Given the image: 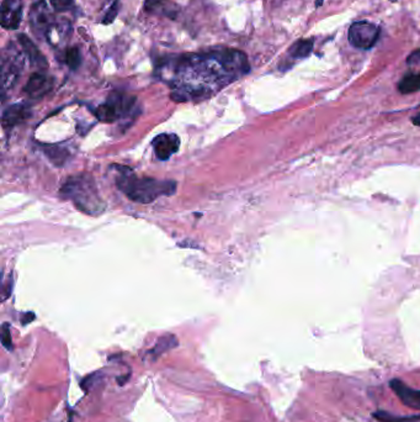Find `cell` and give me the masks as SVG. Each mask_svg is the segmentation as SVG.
<instances>
[{
    "instance_id": "23",
    "label": "cell",
    "mask_w": 420,
    "mask_h": 422,
    "mask_svg": "<svg viewBox=\"0 0 420 422\" xmlns=\"http://www.w3.org/2000/svg\"><path fill=\"white\" fill-rule=\"evenodd\" d=\"M165 0H145L144 3V9L147 11H152L155 9L156 7H159L161 4H163Z\"/></svg>"
},
{
    "instance_id": "21",
    "label": "cell",
    "mask_w": 420,
    "mask_h": 422,
    "mask_svg": "<svg viewBox=\"0 0 420 422\" xmlns=\"http://www.w3.org/2000/svg\"><path fill=\"white\" fill-rule=\"evenodd\" d=\"M119 7H120L119 0H116V2L111 4L110 9H109L108 13H106V15L103 16V20H102L103 24H110V22L114 21V19L116 18L117 13H119Z\"/></svg>"
},
{
    "instance_id": "7",
    "label": "cell",
    "mask_w": 420,
    "mask_h": 422,
    "mask_svg": "<svg viewBox=\"0 0 420 422\" xmlns=\"http://www.w3.org/2000/svg\"><path fill=\"white\" fill-rule=\"evenodd\" d=\"M52 19L53 16L51 11H49L44 0H40L36 4H33L32 9H31L30 22L33 31L37 33L38 36H46L48 30L55 25Z\"/></svg>"
},
{
    "instance_id": "26",
    "label": "cell",
    "mask_w": 420,
    "mask_h": 422,
    "mask_svg": "<svg viewBox=\"0 0 420 422\" xmlns=\"http://www.w3.org/2000/svg\"><path fill=\"white\" fill-rule=\"evenodd\" d=\"M413 124L414 125H419V126H420V114H418V115L413 117Z\"/></svg>"
},
{
    "instance_id": "20",
    "label": "cell",
    "mask_w": 420,
    "mask_h": 422,
    "mask_svg": "<svg viewBox=\"0 0 420 422\" xmlns=\"http://www.w3.org/2000/svg\"><path fill=\"white\" fill-rule=\"evenodd\" d=\"M2 343L8 351H13V340H11L9 323H4L2 330Z\"/></svg>"
},
{
    "instance_id": "22",
    "label": "cell",
    "mask_w": 420,
    "mask_h": 422,
    "mask_svg": "<svg viewBox=\"0 0 420 422\" xmlns=\"http://www.w3.org/2000/svg\"><path fill=\"white\" fill-rule=\"evenodd\" d=\"M52 8L57 11L69 10V8L73 5V0H49Z\"/></svg>"
},
{
    "instance_id": "27",
    "label": "cell",
    "mask_w": 420,
    "mask_h": 422,
    "mask_svg": "<svg viewBox=\"0 0 420 422\" xmlns=\"http://www.w3.org/2000/svg\"><path fill=\"white\" fill-rule=\"evenodd\" d=\"M322 2H323V0H317V7L319 4H322Z\"/></svg>"
},
{
    "instance_id": "19",
    "label": "cell",
    "mask_w": 420,
    "mask_h": 422,
    "mask_svg": "<svg viewBox=\"0 0 420 422\" xmlns=\"http://www.w3.org/2000/svg\"><path fill=\"white\" fill-rule=\"evenodd\" d=\"M101 378H102L101 371H95V373L89 374L88 377H85V378L82 380V383H80V387H82V389L84 391H89L90 389H92V387H94V385H96L97 383L101 380Z\"/></svg>"
},
{
    "instance_id": "15",
    "label": "cell",
    "mask_w": 420,
    "mask_h": 422,
    "mask_svg": "<svg viewBox=\"0 0 420 422\" xmlns=\"http://www.w3.org/2000/svg\"><path fill=\"white\" fill-rule=\"evenodd\" d=\"M313 43H314L313 38H303V40L296 41L288 50V55L291 56V58H295V60L306 58L312 52Z\"/></svg>"
},
{
    "instance_id": "13",
    "label": "cell",
    "mask_w": 420,
    "mask_h": 422,
    "mask_svg": "<svg viewBox=\"0 0 420 422\" xmlns=\"http://www.w3.org/2000/svg\"><path fill=\"white\" fill-rule=\"evenodd\" d=\"M18 38L22 51H24L25 55H26L27 58L30 60V63L32 64V66L37 67V68L46 69L47 67H48V63H47L46 58L42 55L40 50L37 49V46H36L26 35H19Z\"/></svg>"
},
{
    "instance_id": "17",
    "label": "cell",
    "mask_w": 420,
    "mask_h": 422,
    "mask_svg": "<svg viewBox=\"0 0 420 422\" xmlns=\"http://www.w3.org/2000/svg\"><path fill=\"white\" fill-rule=\"evenodd\" d=\"M375 418L380 422H416L420 420V416H394L390 412L376 411L374 412Z\"/></svg>"
},
{
    "instance_id": "16",
    "label": "cell",
    "mask_w": 420,
    "mask_h": 422,
    "mask_svg": "<svg viewBox=\"0 0 420 422\" xmlns=\"http://www.w3.org/2000/svg\"><path fill=\"white\" fill-rule=\"evenodd\" d=\"M398 90L402 94H411L420 90V73H409L400 79Z\"/></svg>"
},
{
    "instance_id": "1",
    "label": "cell",
    "mask_w": 420,
    "mask_h": 422,
    "mask_svg": "<svg viewBox=\"0 0 420 422\" xmlns=\"http://www.w3.org/2000/svg\"><path fill=\"white\" fill-rule=\"evenodd\" d=\"M159 69H169L173 99L186 102L208 98L245 75L250 66L244 52L217 49L174 57L169 56L161 61Z\"/></svg>"
},
{
    "instance_id": "8",
    "label": "cell",
    "mask_w": 420,
    "mask_h": 422,
    "mask_svg": "<svg viewBox=\"0 0 420 422\" xmlns=\"http://www.w3.org/2000/svg\"><path fill=\"white\" fill-rule=\"evenodd\" d=\"M53 83H55V80L52 77H49L46 73H42V72H36L29 78V80L24 86V91L32 99H40L51 90L53 88Z\"/></svg>"
},
{
    "instance_id": "12",
    "label": "cell",
    "mask_w": 420,
    "mask_h": 422,
    "mask_svg": "<svg viewBox=\"0 0 420 422\" xmlns=\"http://www.w3.org/2000/svg\"><path fill=\"white\" fill-rule=\"evenodd\" d=\"M390 388L397 394V396L405 406L420 411V390L411 389L399 379H392L390 382Z\"/></svg>"
},
{
    "instance_id": "14",
    "label": "cell",
    "mask_w": 420,
    "mask_h": 422,
    "mask_svg": "<svg viewBox=\"0 0 420 422\" xmlns=\"http://www.w3.org/2000/svg\"><path fill=\"white\" fill-rule=\"evenodd\" d=\"M179 345V341L174 335H164L156 341L155 346L152 349L147 352V358L148 360H156L162 354L165 353V352L170 351V349L175 348L176 346Z\"/></svg>"
},
{
    "instance_id": "10",
    "label": "cell",
    "mask_w": 420,
    "mask_h": 422,
    "mask_svg": "<svg viewBox=\"0 0 420 422\" xmlns=\"http://www.w3.org/2000/svg\"><path fill=\"white\" fill-rule=\"evenodd\" d=\"M180 141L175 133H162L153 139L154 152L161 161H167L178 152Z\"/></svg>"
},
{
    "instance_id": "25",
    "label": "cell",
    "mask_w": 420,
    "mask_h": 422,
    "mask_svg": "<svg viewBox=\"0 0 420 422\" xmlns=\"http://www.w3.org/2000/svg\"><path fill=\"white\" fill-rule=\"evenodd\" d=\"M130 378V376H126V377H122V378H117V383H119L120 385H123L126 382H127V379Z\"/></svg>"
},
{
    "instance_id": "24",
    "label": "cell",
    "mask_w": 420,
    "mask_h": 422,
    "mask_svg": "<svg viewBox=\"0 0 420 422\" xmlns=\"http://www.w3.org/2000/svg\"><path fill=\"white\" fill-rule=\"evenodd\" d=\"M407 62L408 64H411V66H413V64H420V50L411 53L409 57H408Z\"/></svg>"
},
{
    "instance_id": "4",
    "label": "cell",
    "mask_w": 420,
    "mask_h": 422,
    "mask_svg": "<svg viewBox=\"0 0 420 422\" xmlns=\"http://www.w3.org/2000/svg\"><path fill=\"white\" fill-rule=\"evenodd\" d=\"M24 68V51L14 42H9L2 55V91L10 90L20 78Z\"/></svg>"
},
{
    "instance_id": "9",
    "label": "cell",
    "mask_w": 420,
    "mask_h": 422,
    "mask_svg": "<svg viewBox=\"0 0 420 422\" xmlns=\"http://www.w3.org/2000/svg\"><path fill=\"white\" fill-rule=\"evenodd\" d=\"M22 20V0H3L2 26L5 30H15Z\"/></svg>"
},
{
    "instance_id": "6",
    "label": "cell",
    "mask_w": 420,
    "mask_h": 422,
    "mask_svg": "<svg viewBox=\"0 0 420 422\" xmlns=\"http://www.w3.org/2000/svg\"><path fill=\"white\" fill-rule=\"evenodd\" d=\"M349 42L360 50H370L380 37V27L369 21H357L350 26Z\"/></svg>"
},
{
    "instance_id": "3",
    "label": "cell",
    "mask_w": 420,
    "mask_h": 422,
    "mask_svg": "<svg viewBox=\"0 0 420 422\" xmlns=\"http://www.w3.org/2000/svg\"><path fill=\"white\" fill-rule=\"evenodd\" d=\"M60 193L64 199L71 200L75 208L91 216L105 210V203L99 195L95 181L86 173L69 177L61 186Z\"/></svg>"
},
{
    "instance_id": "5",
    "label": "cell",
    "mask_w": 420,
    "mask_h": 422,
    "mask_svg": "<svg viewBox=\"0 0 420 422\" xmlns=\"http://www.w3.org/2000/svg\"><path fill=\"white\" fill-rule=\"evenodd\" d=\"M136 99L122 93H113L103 104L94 110V115L103 122H114L127 116L132 110Z\"/></svg>"
},
{
    "instance_id": "2",
    "label": "cell",
    "mask_w": 420,
    "mask_h": 422,
    "mask_svg": "<svg viewBox=\"0 0 420 422\" xmlns=\"http://www.w3.org/2000/svg\"><path fill=\"white\" fill-rule=\"evenodd\" d=\"M116 185L128 199L141 204L153 203L158 198L169 197L176 192L174 180L137 178L130 169L121 172V175L116 180Z\"/></svg>"
},
{
    "instance_id": "18",
    "label": "cell",
    "mask_w": 420,
    "mask_h": 422,
    "mask_svg": "<svg viewBox=\"0 0 420 422\" xmlns=\"http://www.w3.org/2000/svg\"><path fill=\"white\" fill-rule=\"evenodd\" d=\"M63 61H64V63L69 67V68L73 69V71L77 69L78 67L80 66V63H82L80 50L78 49V47H71V49H68L66 51V53H64Z\"/></svg>"
},
{
    "instance_id": "11",
    "label": "cell",
    "mask_w": 420,
    "mask_h": 422,
    "mask_svg": "<svg viewBox=\"0 0 420 422\" xmlns=\"http://www.w3.org/2000/svg\"><path fill=\"white\" fill-rule=\"evenodd\" d=\"M31 115H32V111H31V108L29 104H25V103H16V104L10 105L9 108H7L3 113V126L4 127H13L16 126V125L22 124L24 121H26L27 119H30Z\"/></svg>"
}]
</instances>
